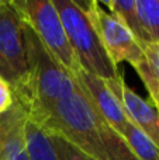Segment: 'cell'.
<instances>
[{
  "label": "cell",
  "mask_w": 159,
  "mask_h": 160,
  "mask_svg": "<svg viewBox=\"0 0 159 160\" xmlns=\"http://www.w3.org/2000/svg\"><path fill=\"white\" fill-rule=\"evenodd\" d=\"M41 127L59 133L92 160H137L126 139L101 118L79 86L52 108Z\"/></svg>",
  "instance_id": "obj_1"
},
{
  "label": "cell",
  "mask_w": 159,
  "mask_h": 160,
  "mask_svg": "<svg viewBox=\"0 0 159 160\" xmlns=\"http://www.w3.org/2000/svg\"><path fill=\"white\" fill-rule=\"evenodd\" d=\"M28 62V82L24 93L14 97L30 119L42 125L61 100L78 90V83L42 45L31 27L23 21Z\"/></svg>",
  "instance_id": "obj_2"
},
{
  "label": "cell",
  "mask_w": 159,
  "mask_h": 160,
  "mask_svg": "<svg viewBox=\"0 0 159 160\" xmlns=\"http://www.w3.org/2000/svg\"><path fill=\"white\" fill-rule=\"evenodd\" d=\"M65 32L82 69L104 80L117 79L118 68L110 61L83 8L75 0H54Z\"/></svg>",
  "instance_id": "obj_3"
},
{
  "label": "cell",
  "mask_w": 159,
  "mask_h": 160,
  "mask_svg": "<svg viewBox=\"0 0 159 160\" xmlns=\"http://www.w3.org/2000/svg\"><path fill=\"white\" fill-rule=\"evenodd\" d=\"M11 4L35 32L47 51L65 70L75 76L82 69L65 32L54 0H14Z\"/></svg>",
  "instance_id": "obj_4"
},
{
  "label": "cell",
  "mask_w": 159,
  "mask_h": 160,
  "mask_svg": "<svg viewBox=\"0 0 159 160\" xmlns=\"http://www.w3.org/2000/svg\"><path fill=\"white\" fill-rule=\"evenodd\" d=\"M0 78L10 84L14 97L24 93L28 62L23 20L11 2L0 0Z\"/></svg>",
  "instance_id": "obj_5"
},
{
  "label": "cell",
  "mask_w": 159,
  "mask_h": 160,
  "mask_svg": "<svg viewBox=\"0 0 159 160\" xmlns=\"http://www.w3.org/2000/svg\"><path fill=\"white\" fill-rule=\"evenodd\" d=\"M79 6L89 18L110 61L117 68L121 62H127L132 68L137 66L144 56V51L131 31L109 11L103 10L101 4L96 0L79 3Z\"/></svg>",
  "instance_id": "obj_6"
},
{
  "label": "cell",
  "mask_w": 159,
  "mask_h": 160,
  "mask_svg": "<svg viewBox=\"0 0 159 160\" xmlns=\"http://www.w3.org/2000/svg\"><path fill=\"white\" fill-rule=\"evenodd\" d=\"M73 79L76 80L79 88L85 93V96L90 100L101 118L113 128L117 133L123 136L126 127L128 124L126 112L115 93L109 87L104 79H100L89 72L80 69Z\"/></svg>",
  "instance_id": "obj_7"
},
{
  "label": "cell",
  "mask_w": 159,
  "mask_h": 160,
  "mask_svg": "<svg viewBox=\"0 0 159 160\" xmlns=\"http://www.w3.org/2000/svg\"><path fill=\"white\" fill-rule=\"evenodd\" d=\"M109 87L115 93L130 122L140 128L159 148V112L151 100H145L137 94L118 75L117 79L106 80Z\"/></svg>",
  "instance_id": "obj_8"
},
{
  "label": "cell",
  "mask_w": 159,
  "mask_h": 160,
  "mask_svg": "<svg viewBox=\"0 0 159 160\" xmlns=\"http://www.w3.org/2000/svg\"><path fill=\"white\" fill-rule=\"evenodd\" d=\"M27 111L14 98V104L0 114V160H30L25 146Z\"/></svg>",
  "instance_id": "obj_9"
},
{
  "label": "cell",
  "mask_w": 159,
  "mask_h": 160,
  "mask_svg": "<svg viewBox=\"0 0 159 160\" xmlns=\"http://www.w3.org/2000/svg\"><path fill=\"white\" fill-rule=\"evenodd\" d=\"M144 56L134 68L149 93L154 105L159 104V42L142 45Z\"/></svg>",
  "instance_id": "obj_10"
},
{
  "label": "cell",
  "mask_w": 159,
  "mask_h": 160,
  "mask_svg": "<svg viewBox=\"0 0 159 160\" xmlns=\"http://www.w3.org/2000/svg\"><path fill=\"white\" fill-rule=\"evenodd\" d=\"M25 146L30 160H59L48 132L30 118L25 122Z\"/></svg>",
  "instance_id": "obj_11"
},
{
  "label": "cell",
  "mask_w": 159,
  "mask_h": 160,
  "mask_svg": "<svg viewBox=\"0 0 159 160\" xmlns=\"http://www.w3.org/2000/svg\"><path fill=\"white\" fill-rule=\"evenodd\" d=\"M135 8L142 31L144 45L159 42V0H137Z\"/></svg>",
  "instance_id": "obj_12"
},
{
  "label": "cell",
  "mask_w": 159,
  "mask_h": 160,
  "mask_svg": "<svg viewBox=\"0 0 159 160\" xmlns=\"http://www.w3.org/2000/svg\"><path fill=\"white\" fill-rule=\"evenodd\" d=\"M123 138L137 160H159V148L132 122L128 121Z\"/></svg>",
  "instance_id": "obj_13"
},
{
  "label": "cell",
  "mask_w": 159,
  "mask_h": 160,
  "mask_svg": "<svg viewBox=\"0 0 159 160\" xmlns=\"http://www.w3.org/2000/svg\"><path fill=\"white\" fill-rule=\"evenodd\" d=\"M104 6L109 8L110 14L123 22L132 32V35L138 39V42L144 45V37L137 16L135 0H110V2H104Z\"/></svg>",
  "instance_id": "obj_14"
},
{
  "label": "cell",
  "mask_w": 159,
  "mask_h": 160,
  "mask_svg": "<svg viewBox=\"0 0 159 160\" xmlns=\"http://www.w3.org/2000/svg\"><path fill=\"white\" fill-rule=\"evenodd\" d=\"M47 132L54 148H55L56 153H58L59 160H92L90 158H87L86 155H83L79 149H76L72 143H69L65 138H62L59 133L52 132V131H47Z\"/></svg>",
  "instance_id": "obj_15"
},
{
  "label": "cell",
  "mask_w": 159,
  "mask_h": 160,
  "mask_svg": "<svg viewBox=\"0 0 159 160\" xmlns=\"http://www.w3.org/2000/svg\"><path fill=\"white\" fill-rule=\"evenodd\" d=\"M14 104V93L10 84L3 78H0V114L6 112Z\"/></svg>",
  "instance_id": "obj_16"
},
{
  "label": "cell",
  "mask_w": 159,
  "mask_h": 160,
  "mask_svg": "<svg viewBox=\"0 0 159 160\" xmlns=\"http://www.w3.org/2000/svg\"><path fill=\"white\" fill-rule=\"evenodd\" d=\"M155 107H156V110H158V112H159V104H156Z\"/></svg>",
  "instance_id": "obj_17"
}]
</instances>
